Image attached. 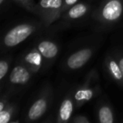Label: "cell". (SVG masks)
<instances>
[{"label":"cell","instance_id":"obj_1","mask_svg":"<svg viewBox=\"0 0 123 123\" xmlns=\"http://www.w3.org/2000/svg\"><path fill=\"white\" fill-rule=\"evenodd\" d=\"M89 22L94 32L106 33L123 22V0H100L94 7Z\"/></svg>","mask_w":123,"mask_h":123},{"label":"cell","instance_id":"obj_2","mask_svg":"<svg viewBox=\"0 0 123 123\" xmlns=\"http://www.w3.org/2000/svg\"><path fill=\"white\" fill-rule=\"evenodd\" d=\"M45 31L41 21L38 19H28L13 25L4 31L1 41L3 52L16 48L18 46L31 38V36Z\"/></svg>","mask_w":123,"mask_h":123},{"label":"cell","instance_id":"obj_3","mask_svg":"<svg viewBox=\"0 0 123 123\" xmlns=\"http://www.w3.org/2000/svg\"><path fill=\"white\" fill-rule=\"evenodd\" d=\"M100 43V40L94 39L76 44L63 57L62 69L66 73H74L82 69L94 56Z\"/></svg>","mask_w":123,"mask_h":123},{"label":"cell","instance_id":"obj_4","mask_svg":"<svg viewBox=\"0 0 123 123\" xmlns=\"http://www.w3.org/2000/svg\"><path fill=\"white\" fill-rule=\"evenodd\" d=\"M93 9L94 6L90 2H79L65 11L54 24L45 31L50 34H55L81 25L84 22H89Z\"/></svg>","mask_w":123,"mask_h":123},{"label":"cell","instance_id":"obj_5","mask_svg":"<svg viewBox=\"0 0 123 123\" xmlns=\"http://www.w3.org/2000/svg\"><path fill=\"white\" fill-rule=\"evenodd\" d=\"M53 99L54 89L47 82L40 88L26 106L24 113L25 122H35L44 117L52 105Z\"/></svg>","mask_w":123,"mask_h":123},{"label":"cell","instance_id":"obj_6","mask_svg":"<svg viewBox=\"0 0 123 123\" xmlns=\"http://www.w3.org/2000/svg\"><path fill=\"white\" fill-rule=\"evenodd\" d=\"M101 93L99 74L96 68H93L86 74L82 84L73 90L76 108H80Z\"/></svg>","mask_w":123,"mask_h":123},{"label":"cell","instance_id":"obj_7","mask_svg":"<svg viewBox=\"0 0 123 123\" xmlns=\"http://www.w3.org/2000/svg\"><path fill=\"white\" fill-rule=\"evenodd\" d=\"M35 74L24 65L16 62L8 76L4 88V91L10 93L12 95L19 94L31 84ZM4 89L1 92H4Z\"/></svg>","mask_w":123,"mask_h":123},{"label":"cell","instance_id":"obj_8","mask_svg":"<svg viewBox=\"0 0 123 123\" xmlns=\"http://www.w3.org/2000/svg\"><path fill=\"white\" fill-rule=\"evenodd\" d=\"M62 4L63 0H39L35 4L32 14L41 21L46 30L62 15Z\"/></svg>","mask_w":123,"mask_h":123},{"label":"cell","instance_id":"obj_9","mask_svg":"<svg viewBox=\"0 0 123 123\" xmlns=\"http://www.w3.org/2000/svg\"><path fill=\"white\" fill-rule=\"evenodd\" d=\"M49 33L43 36L36 38L32 45H34L42 55L44 60L43 73H46L52 67L61 52V46L58 41L50 36Z\"/></svg>","mask_w":123,"mask_h":123},{"label":"cell","instance_id":"obj_10","mask_svg":"<svg viewBox=\"0 0 123 123\" xmlns=\"http://www.w3.org/2000/svg\"><path fill=\"white\" fill-rule=\"evenodd\" d=\"M16 62L24 65L36 74L43 73L44 60L42 55L34 45H31L30 47L23 51L18 56Z\"/></svg>","mask_w":123,"mask_h":123},{"label":"cell","instance_id":"obj_11","mask_svg":"<svg viewBox=\"0 0 123 123\" xmlns=\"http://www.w3.org/2000/svg\"><path fill=\"white\" fill-rule=\"evenodd\" d=\"M74 89H69L66 92L65 95L62 99L57 109V114L55 121L57 123L70 122L71 118L74 116V110L76 108L75 100L73 94Z\"/></svg>","mask_w":123,"mask_h":123},{"label":"cell","instance_id":"obj_12","mask_svg":"<svg viewBox=\"0 0 123 123\" xmlns=\"http://www.w3.org/2000/svg\"><path fill=\"white\" fill-rule=\"evenodd\" d=\"M104 70L107 77L116 83L120 87L123 88V75L117 59L112 51H109L104 58Z\"/></svg>","mask_w":123,"mask_h":123},{"label":"cell","instance_id":"obj_13","mask_svg":"<svg viewBox=\"0 0 123 123\" xmlns=\"http://www.w3.org/2000/svg\"><path fill=\"white\" fill-rule=\"evenodd\" d=\"M97 121L100 123H113L116 121V114L108 101L99 102L96 108Z\"/></svg>","mask_w":123,"mask_h":123},{"label":"cell","instance_id":"obj_14","mask_svg":"<svg viewBox=\"0 0 123 123\" xmlns=\"http://www.w3.org/2000/svg\"><path fill=\"white\" fill-rule=\"evenodd\" d=\"M18 113V104L11 100L2 111H0V123L13 122Z\"/></svg>","mask_w":123,"mask_h":123},{"label":"cell","instance_id":"obj_15","mask_svg":"<svg viewBox=\"0 0 123 123\" xmlns=\"http://www.w3.org/2000/svg\"><path fill=\"white\" fill-rule=\"evenodd\" d=\"M13 57L10 55L3 56L0 60V84H1V91L5 86L6 80L10 72V66L12 64Z\"/></svg>","mask_w":123,"mask_h":123},{"label":"cell","instance_id":"obj_16","mask_svg":"<svg viewBox=\"0 0 123 123\" xmlns=\"http://www.w3.org/2000/svg\"><path fill=\"white\" fill-rule=\"evenodd\" d=\"M14 2L30 13L33 12V9L36 4L35 0H14Z\"/></svg>","mask_w":123,"mask_h":123},{"label":"cell","instance_id":"obj_17","mask_svg":"<svg viewBox=\"0 0 123 123\" xmlns=\"http://www.w3.org/2000/svg\"><path fill=\"white\" fill-rule=\"evenodd\" d=\"M90 121H91L89 120V118L87 116L83 114L73 116V117L70 120L71 123H89Z\"/></svg>","mask_w":123,"mask_h":123},{"label":"cell","instance_id":"obj_18","mask_svg":"<svg viewBox=\"0 0 123 123\" xmlns=\"http://www.w3.org/2000/svg\"><path fill=\"white\" fill-rule=\"evenodd\" d=\"M111 51L114 53L115 56L116 57L118 62H119L121 72H122V75H123V50L121 49V48H115V49L111 50Z\"/></svg>","mask_w":123,"mask_h":123},{"label":"cell","instance_id":"obj_19","mask_svg":"<svg viewBox=\"0 0 123 123\" xmlns=\"http://www.w3.org/2000/svg\"><path fill=\"white\" fill-rule=\"evenodd\" d=\"M79 2V0H63V4H62V14H63L65 11L69 9L71 7L77 4Z\"/></svg>","mask_w":123,"mask_h":123},{"label":"cell","instance_id":"obj_20","mask_svg":"<svg viewBox=\"0 0 123 123\" xmlns=\"http://www.w3.org/2000/svg\"><path fill=\"white\" fill-rule=\"evenodd\" d=\"M12 2H14V0H0V6H1L2 12H4V10H7Z\"/></svg>","mask_w":123,"mask_h":123},{"label":"cell","instance_id":"obj_21","mask_svg":"<svg viewBox=\"0 0 123 123\" xmlns=\"http://www.w3.org/2000/svg\"><path fill=\"white\" fill-rule=\"evenodd\" d=\"M87 1H93V0H87Z\"/></svg>","mask_w":123,"mask_h":123}]
</instances>
